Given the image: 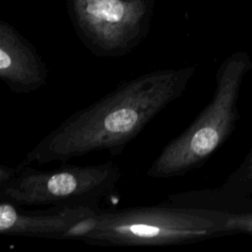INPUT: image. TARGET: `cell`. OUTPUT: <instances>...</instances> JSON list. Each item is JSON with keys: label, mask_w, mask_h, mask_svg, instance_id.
Returning <instances> with one entry per match:
<instances>
[{"label": "cell", "mask_w": 252, "mask_h": 252, "mask_svg": "<svg viewBox=\"0 0 252 252\" xmlns=\"http://www.w3.org/2000/svg\"><path fill=\"white\" fill-rule=\"evenodd\" d=\"M195 71L193 66L157 69L120 82L43 137L22 162H66L98 151L120 155L158 114L183 94Z\"/></svg>", "instance_id": "obj_1"}, {"label": "cell", "mask_w": 252, "mask_h": 252, "mask_svg": "<svg viewBox=\"0 0 252 252\" xmlns=\"http://www.w3.org/2000/svg\"><path fill=\"white\" fill-rule=\"evenodd\" d=\"M225 214L171 205L100 209L82 224L80 240L102 246H167L223 232Z\"/></svg>", "instance_id": "obj_2"}, {"label": "cell", "mask_w": 252, "mask_h": 252, "mask_svg": "<svg viewBox=\"0 0 252 252\" xmlns=\"http://www.w3.org/2000/svg\"><path fill=\"white\" fill-rule=\"evenodd\" d=\"M248 66L243 54H234L220 65L212 100L182 133L162 148L148 168V177L183 176L202 166L220 147L233 128L238 92Z\"/></svg>", "instance_id": "obj_3"}, {"label": "cell", "mask_w": 252, "mask_h": 252, "mask_svg": "<svg viewBox=\"0 0 252 252\" xmlns=\"http://www.w3.org/2000/svg\"><path fill=\"white\" fill-rule=\"evenodd\" d=\"M121 177L120 167L111 160L99 164H63L38 170L20 162L0 165V199L23 206H73L99 209L113 193Z\"/></svg>", "instance_id": "obj_4"}, {"label": "cell", "mask_w": 252, "mask_h": 252, "mask_svg": "<svg viewBox=\"0 0 252 252\" xmlns=\"http://www.w3.org/2000/svg\"><path fill=\"white\" fill-rule=\"evenodd\" d=\"M146 13L144 0H74L77 30L100 57L131 52L143 37Z\"/></svg>", "instance_id": "obj_5"}, {"label": "cell", "mask_w": 252, "mask_h": 252, "mask_svg": "<svg viewBox=\"0 0 252 252\" xmlns=\"http://www.w3.org/2000/svg\"><path fill=\"white\" fill-rule=\"evenodd\" d=\"M13 203L0 202V233L50 239H77L80 223L99 209L51 206L43 210L24 211Z\"/></svg>", "instance_id": "obj_6"}, {"label": "cell", "mask_w": 252, "mask_h": 252, "mask_svg": "<svg viewBox=\"0 0 252 252\" xmlns=\"http://www.w3.org/2000/svg\"><path fill=\"white\" fill-rule=\"evenodd\" d=\"M48 68L35 48L10 24L0 23V79L16 94L44 87Z\"/></svg>", "instance_id": "obj_7"}, {"label": "cell", "mask_w": 252, "mask_h": 252, "mask_svg": "<svg viewBox=\"0 0 252 252\" xmlns=\"http://www.w3.org/2000/svg\"><path fill=\"white\" fill-rule=\"evenodd\" d=\"M222 231L252 232V215L225 214Z\"/></svg>", "instance_id": "obj_8"}, {"label": "cell", "mask_w": 252, "mask_h": 252, "mask_svg": "<svg viewBox=\"0 0 252 252\" xmlns=\"http://www.w3.org/2000/svg\"><path fill=\"white\" fill-rule=\"evenodd\" d=\"M246 172H247V177H248L249 181L252 182V153H251V156H250V158H249V161H248Z\"/></svg>", "instance_id": "obj_9"}]
</instances>
